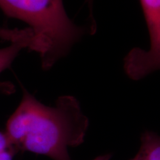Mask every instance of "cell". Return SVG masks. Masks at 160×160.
Returning <instances> with one entry per match:
<instances>
[{
	"label": "cell",
	"instance_id": "6da1fadb",
	"mask_svg": "<svg viewBox=\"0 0 160 160\" xmlns=\"http://www.w3.org/2000/svg\"><path fill=\"white\" fill-rule=\"evenodd\" d=\"M88 126V119L75 97L62 96L54 105L48 106L25 91L8 120L5 133L18 151L71 160L69 148L83 142Z\"/></svg>",
	"mask_w": 160,
	"mask_h": 160
},
{
	"label": "cell",
	"instance_id": "7a4b0ae2",
	"mask_svg": "<svg viewBox=\"0 0 160 160\" xmlns=\"http://www.w3.org/2000/svg\"><path fill=\"white\" fill-rule=\"evenodd\" d=\"M0 9L34 32L43 48L40 59L44 70L67 56L87 33V28L76 25L68 17L63 0H0Z\"/></svg>",
	"mask_w": 160,
	"mask_h": 160
},
{
	"label": "cell",
	"instance_id": "3957f363",
	"mask_svg": "<svg viewBox=\"0 0 160 160\" xmlns=\"http://www.w3.org/2000/svg\"><path fill=\"white\" fill-rule=\"evenodd\" d=\"M151 39L148 51L136 48L125 59V69L131 79L139 80L160 70V0H140Z\"/></svg>",
	"mask_w": 160,
	"mask_h": 160
},
{
	"label": "cell",
	"instance_id": "277c9868",
	"mask_svg": "<svg viewBox=\"0 0 160 160\" xmlns=\"http://www.w3.org/2000/svg\"><path fill=\"white\" fill-rule=\"evenodd\" d=\"M0 39L11 43H20L25 45L28 49L39 53L41 45L37 40L36 34L30 28L23 29H10L0 28Z\"/></svg>",
	"mask_w": 160,
	"mask_h": 160
},
{
	"label": "cell",
	"instance_id": "5b68a950",
	"mask_svg": "<svg viewBox=\"0 0 160 160\" xmlns=\"http://www.w3.org/2000/svg\"><path fill=\"white\" fill-rule=\"evenodd\" d=\"M27 48L20 43H11V45L0 49V73L9 68L22 50ZM14 86L11 82H0V92L4 93H13Z\"/></svg>",
	"mask_w": 160,
	"mask_h": 160
},
{
	"label": "cell",
	"instance_id": "8992f818",
	"mask_svg": "<svg viewBox=\"0 0 160 160\" xmlns=\"http://www.w3.org/2000/svg\"><path fill=\"white\" fill-rule=\"evenodd\" d=\"M18 152L5 132L0 131V160H13Z\"/></svg>",
	"mask_w": 160,
	"mask_h": 160
},
{
	"label": "cell",
	"instance_id": "52a82bcc",
	"mask_svg": "<svg viewBox=\"0 0 160 160\" xmlns=\"http://www.w3.org/2000/svg\"><path fill=\"white\" fill-rule=\"evenodd\" d=\"M111 158V154H104V155H101L97 157L95 159H93V160H110Z\"/></svg>",
	"mask_w": 160,
	"mask_h": 160
},
{
	"label": "cell",
	"instance_id": "ba28073f",
	"mask_svg": "<svg viewBox=\"0 0 160 160\" xmlns=\"http://www.w3.org/2000/svg\"><path fill=\"white\" fill-rule=\"evenodd\" d=\"M88 5H89V8H90V10H92V2H93V0H88Z\"/></svg>",
	"mask_w": 160,
	"mask_h": 160
}]
</instances>
